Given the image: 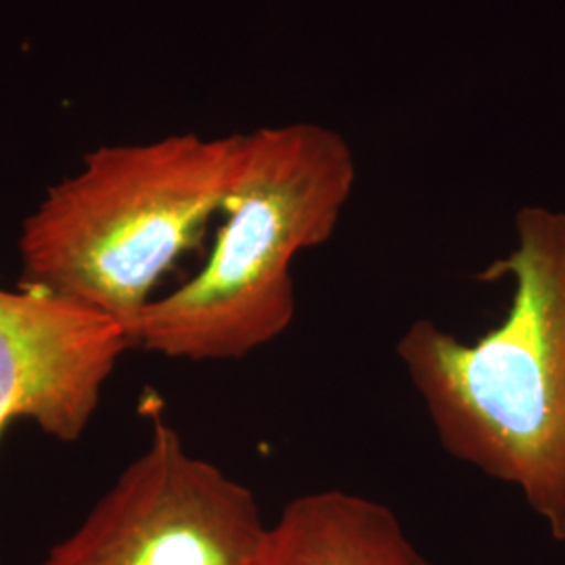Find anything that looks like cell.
I'll return each instance as SVG.
<instances>
[{
    "instance_id": "1",
    "label": "cell",
    "mask_w": 565,
    "mask_h": 565,
    "mask_svg": "<svg viewBox=\"0 0 565 565\" xmlns=\"http://www.w3.org/2000/svg\"><path fill=\"white\" fill-rule=\"evenodd\" d=\"M515 233L480 273L513 281L503 321L465 342L417 319L396 356L446 452L515 486L565 543V214L524 207Z\"/></svg>"
},
{
    "instance_id": "2",
    "label": "cell",
    "mask_w": 565,
    "mask_h": 565,
    "mask_svg": "<svg viewBox=\"0 0 565 565\" xmlns=\"http://www.w3.org/2000/svg\"><path fill=\"white\" fill-rule=\"evenodd\" d=\"M359 179L333 128L291 121L245 135L224 223L189 281L142 312L137 348L170 361H239L296 319L294 260L329 242Z\"/></svg>"
},
{
    "instance_id": "3",
    "label": "cell",
    "mask_w": 565,
    "mask_h": 565,
    "mask_svg": "<svg viewBox=\"0 0 565 565\" xmlns=\"http://www.w3.org/2000/svg\"><path fill=\"white\" fill-rule=\"evenodd\" d=\"M243 149L242 132H184L90 151L21 224L20 287L102 312L137 348L153 289L223 212Z\"/></svg>"
},
{
    "instance_id": "4",
    "label": "cell",
    "mask_w": 565,
    "mask_h": 565,
    "mask_svg": "<svg viewBox=\"0 0 565 565\" xmlns=\"http://www.w3.org/2000/svg\"><path fill=\"white\" fill-rule=\"evenodd\" d=\"M266 527L247 486L156 419L141 455L39 565H247Z\"/></svg>"
},
{
    "instance_id": "5",
    "label": "cell",
    "mask_w": 565,
    "mask_h": 565,
    "mask_svg": "<svg viewBox=\"0 0 565 565\" xmlns=\"http://www.w3.org/2000/svg\"><path fill=\"white\" fill-rule=\"evenodd\" d=\"M135 343L120 324L41 289L0 287V440L18 419L78 443Z\"/></svg>"
},
{
    "instance_id": "6",
    "label": "cell",
    "mask_w": 565,
    "mask_h": 565,
    "mask_svg": "<svg viewBox=\"0 0 565 565\" xmlns=\"http://www.w3.org/2000/svg\"><path fill=\"white\" fill-rule=\"evenodd\" d=\"M247 565H434L390 507L342 488L282 507Z\"/></svg>"
}]
</instances>
